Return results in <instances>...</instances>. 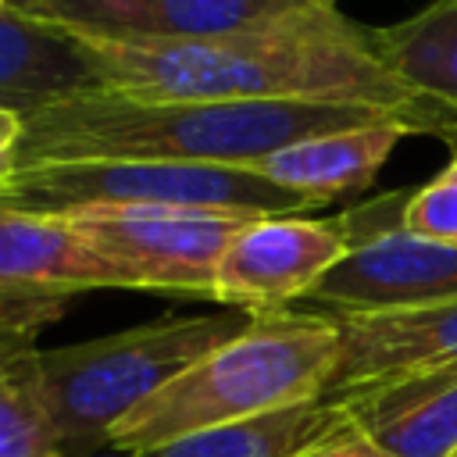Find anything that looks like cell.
Returning a JSON list of instances; mask_svg holds the SVG:
<instances>
[{"mask_svg":"<svg viewBox=\"0 0 457 457\" xmlns=\"http://www.w3.org/2000/svg\"><path fill=\"white\" fill-rule=\"evenodd\" d=\"M64 32L93 64L100 86L139 104L264 100L371 107L411 132L457 143V114L403 89L375 50L371 29L336 7L289 11L189 39H125Z\"/></svg>","mask_w":457,"mask_h":457,"instance_id":"obj_1","label":"cell"},{"mask_svg":"<svg viewBox=\"0 0 457 457\" xmlns=\"http://www.w3.org/2000/svg\"><path fill=\"white\" fill-rule=\"evenodd\" d=\"M375 118L389 114L343 104L264 100L139 104L100 89L32 111L14 154L18 168L71 161H179L250 168L253 161L307 136L350 129Z\"/></svg>","mask_w":457,"mask_h":457,"instance_id":"obj_2","label":"cell"},{"mask_svg":"<svg viewBox=\"0 0 457 457\" xmlns=\"http://www.w3.org/2000/svg\"><path fill=\"white\" fill-rule=\"evenodd\" d=\"M336 357L339 328L328 314L303 307L253 314L239 336L136 403L107 432V446L136 457L193 432L318 400Z\"/></svg>","mask_w":457,"mask_h":457,"instance_id":"obj_3","label":"cell"},{"mask_svg":"<svg viewBox=\"0 0 457 457\" xmlns=\"http://www.w3.org/2000/svg\"><path fill=\"white\" fill-rule=\"evenodd\" d=\"M250 311L168 314L71 346L36 350L39 386L61 436V457H89L146 396L250 325Z\"/></svg>","mask_w":457,"mask_h":457,"instance_id":"obj_4","label":"cell"},{"mask_svg":"<svg viewBox=\"0 0 457 457\" xmlns=\"http://www.w3.org/2000/svg\"><path fill=\"white\" fill-rule=\"evenodd\" d=\"M0 200L29 211L68 214L82 207H196L225 214H300L314 200L246 168L179 161H71L18 168Z\"/></svg>","mask_w":457,"mask_h":457,"instance_id":"obj_5","label":"cell"},{"mask_svg":"<svg viewBox=\"0 0 457 457\" xmlns=\"http://www.w3.org/2000/svg\"><path fill=\"white\" fill-rule=\"evenodd\" d=\"M407 193L350 207V253L300 300L332 318L421 311L457 300V246L418 239L400 225Z\"/></svg>","mask_w":457,"mask_h":457,"instance_id":"obj_6","label":"cell"},{"mask_svg":"<svg viewBox=\"0 0 457 457\" xmlns=\"http://www.w3.org/2000/svg\"><path fill=\"white\" fill-rule=\"evenodd\" d=\"M125 289L214 296V271L250 214L196 207H82L64 214Z\"/></svg>","mask_w":457,"mask_h":457,"instance_id":"obj_7","label":"cell"},{"mask_svg":"<svg viewBox=\"0 0 457 457\" xmlns=\"http://www.w3.org/2000/svg\"><path fill=\"white\" fill-rule=\"evenodd\" d=\"M353 246L350 211L336 218H250L214 271V303L264 314L303 300Z\"/></svg>","mask_w":457,"mask_h":457,"instance_id":"obj_8","label":"cell"},{"mask_svg":"<svg viewBox=\"0 0 457 457\" xmlns=\"http://www.w3.org/2000/svg\"><path fill=\"white\" fill-rule=\"evenodd\" d=\"M93 289H125L121 275L64 214L0 200V325L39 328Z\"/></svg>","mask_w":457,"mask_h":457,"instance_id":"obj_9","label":"cell"},{"mask_svg":"<svg viewBox=\"0 0 457 457\" xmlns=\"http://www.w3.org/2000/svg\"><path fill=\"white\" fill-rule=\"evenodd\" d=\"M296 0H7V11L71 32L125 39H189L225 32Z\"/></svg>","mask_w":457,"mask_h":457,"instance_id":"obj_10","label":"cell"},{"mask_svg":"<svg viewBox=\"0 0 457 457\" xmlns=\"http://www.w3.org/2000/svg\"><path fill=\"white\" fill-rule=\"evenodd\" d=\"M332 400H339L353 428L389 457L457 453V368L364 382Z\"/></svg>","mask_w":457,"mask_h":457,"instance_id":"obj_11","label":"cell"},{"mask_svg":"<svg viewBox=\"0 0 457 457\" xmlns=\"http://www.w3.org/2000/svg\"><path fill=\"white\" fill-rule=\"evenodd\" d=\"M332 321L339 328V357L325 396L393 375L457 368V300L421 311L353 314Z\"/></svg>","mask_w":457,"mask_h":457,"instance_id":"obj_12","label":"cell"},{"mask_svg":"<svg viewBox=\"0 0 457 457\" xmlns=\"http://www.w3.org/2000/svg\"><path fill=\"white\" fill-rule=\"evenodd\" d=\"M403 136H411L407 125L393 118H375V121H361L350 129L307 136L293 146H282L253 161L246 171L282 189H293L321 207L336 196L368 189Z\"/></svg>","mask_w":457,"mask_h":457,"instance_id":"obj_13","label":"cell"},{"mask_svg":"<svg viewBox=\"0 0 457 457\" xmlns=\"http://www.w3.org/2000/svg\"><path fill=\"white\" fill-rule=\"evenodd\" d=\"M100 89L93 64L64 32L0 11V107L29 118L39 107Z\"/></svg>","mask_w":457,"mask_h":457,"instance_id":"obj_14","label":"cell"},{"mask_svg":"<svg viewBox=\"0 0 457 457\" xmlns=\"http://www.w3.org/2000/svg\"><path fill=\"white\" fill-rule=\"evenodd\" d=\"M350 428L346 411L332 396H318L296 407L257 414L246 421L193 432L168 446L136 457H303Z\"/></svg>","mask_w":457,"mask_h":457,"instance_id":"obj_15","label":"cell"},{"mask_svg":"<svg viewBox=\"0 0 457 457\" xmlns=\"http://www.w3.org/2000/svg\"><path fill=\"white\" fill-rule=\"evenodd\" d=\"M371 36L403 89L457 114V0H432L403 21L371 29Z\"/></svg>","mask_w":457,"mask_h":457,"instance_id":"obj_16","label":"cell"},{"mask_svg":"<svg viewBox=\"0 0 457 457\" xmlns=\"http://www.w3.org/2000/svg\"><path fill=\"white\" fill-rule=\"evenodd\" d=\"M0 457H61L57 421L36 371V346L0 357Z\"/></svg>","mask_w":457,"mask_h":457,"instance_id":"obj_17","label":"cell"},{"mask_svg":"<svg viewBox=\"0 0 457 457\" xmlns=\"http://www.w3.org/2000/svg\"><path fill=\"white\" fill-rule=\"evenodd\" d=\"M400 225L418 239L457 246V154L439 168L436 179L407 189Z\"/></svg>","mask_w":457,"mask_h":457,"instance_id":"obj_18","label":"cell"},{"mask_svg":"<svg viewBox=\"0 0 457 457\" xmlns=\"http://www.w3.org/2000/svg\"><path fill=\"white\" fill-rule=\"evenodd\" d=\"M303 457H389V453L378 450L371 439H364V436L353 428V421H350V428H343L339 436H332L328 443H321L318 450H311V453H303Z\"/></svg>","mask_w":457,"mask_h":457,"instance_id":"obj_19","label":"cell"},{"mask_svg":"<svg viewBox=\"0 0 457 457\" xmlns=\"http://www.w3.org/2000/svg\"><path fill=\"white\" fill-rule=\"evenodd\" d=\"M21 132H25V114L0 107V146H18Z\"/></svg>","mask_w":457,"mask_h":457,"instance_id":"obj_20","label":"cell"},{"mask_svg":"<svg viewBox=\"0 0 457 457\" xmlns=\"http://www.w3.org/2000/svg\"><path fill=\"white\" fill-rule=\"evenodd\" d=\"M14 171H18V154H14V146H0V186H4Z\"/></svg>","mask_w":457,"mask_h":457,"instance_id":"obj_21","label":"cell"},{"mask_svg":"<svg viewBox=\"0 0 457 457\" xmlns=\"http://www.w3.org/2000/svg\"><path fill=\"white\" fill-rule=\"evenodd\" d=\"M296 4H314V7H332V0H296Z\"/></svg>","mask_w":457,"mask_h":457,"instance_id":"obj_22","label":"cell"},{"mask_svg":"<svg viewBox=\"0 0 457 457\" xmlns=\"http://www.w3.org/2000/svg\"><path fill=\"white\" fill-rule=\"evenodd\" d=\"M4 7H7V0H0V11H4Z\"/></svg>","mask_w":457,"mask_h":457,"instance_id":"obj_23","label":"cell"},{"mask_svg":"<svg viewBox=\"0 0 457 457\" xmlns=\"http://www.w3.org/2000/svg\"><path fill=\"white\" fill-rule=\"evenodd\" d=\"M453 457H457V453H453Z\"/></svg>","mask_w":457,"mask_h":457,"instance_id":"obj_24","label":"cell"}]
</instances>
